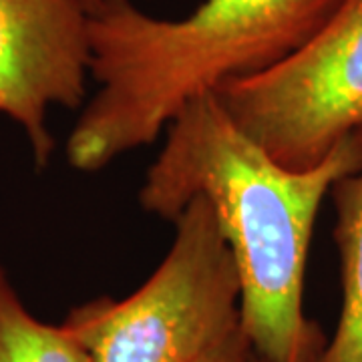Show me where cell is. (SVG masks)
Masks as SVG:
<instances>
[{"label":"cell","instance_id":"cell-3","mask_svg":"<svg viewBox=\"0 0 362 362\" xmlns=\"http://www.w3.org/2000/svg\"><path fill=\"white\" fill-rule=\"evenodd\" d=\"M173 223L165 258L139 290L66 314L89 362H195L242 328L240 274L211 207L192 197Z\"/></svg>","mask_w":362,"mask_h":362},{"label":"cell","instance_id":"cell-8","mask_svg":"<svg viewBox=\"0 0 362 362\" xmlns=\"http://www.w3.org/2000/svg\"><path fill=\"white\" fill-rule=\"evenodd\" d=\"M252 358H254V350L250 346L244 330L240 328L226 340H221L218 346L207 350L195 362H252Z\"/></svg>","mask_w":362,"mask_h":362},{"label":"cell","instance_id":"cell-4","mask_svg":"<svg viewBox=\"0 0 362 362\" xmlns=\"http://www.w3.org/2000/svg\"><path fill=\"white\" fill-rule=\"evenodd\" d=\"M216 95L278 163H322L362 129V0H342L300 51Z\"/></svg>","mask_w":362,"mask_h":362},{"label":"cell","instance_id":"cell-1","mask_svg":"<svg viewBox=\"0 0 362 362\" xmlns=\"http://www.w3.org/2000/svg\"><path fill=\"white\" fill-rule=\"evenodd\" d=\"M356 163L354 135L314 168H286L207 93L168 125L139 206L173 221L192 197H204L240 274V326L254 354L316 362L326 340L304 312L312 232L324 197Z\"/></svg>","mask_w":362,"mask_h":362},{"label":"cell","instance_id":"cell-9","mask_svg":"<svg viewBox=\"0 0 362 362\" xmlns=\"http://www.w3.org/2000/svg\"><path fill=\"white\" fill-rule=\"evenodd\" d=\"M78 2L87 8V13L93 14L97 8H99V6H101V4H103L105 0H78Z\"/></svg>","mask_w":362,"mask_h":362},{"label":"cell","instance_id":"cell-6","mask_svg":"<svg viewBox=\"0 0 362 362\" xmlns=\"http://www.w3.org/2000/svg\"><path fill=\"white\" fill-rule=\"evenodd\" d=\"M358 163L332 187L342 274V310L337 330L316 362H362V129L356 133Z\"/></svg>","mask_w":362,"mask_h":362},{"label":"cell","instance_id":"cell-2","mask_svg":"<svg viewBox=\"0 0 362 362\" xmlns=\"http://www.w3.org/2000/svg\"><path fill=\"white\" fill-rule=\"evenodd\" d=\"M342 0H202L183 18H157L135 0L90 14V77L99 89L66 141L78 171H99L151 145L187 105L280 65Z\"/></svg>","mask_w":362,"mask_h":362},{"label":"cell","instance_id":"cell-10","mask_svg":"<svg viewBox=\"0 0 362 362\" xmlns=\"http://www.w3.org/2000/svg\"><path fill=\"white\" fill-rule=\"evenodd\" d=\"M252 362H264V361H259L258 356H256V354H254V358H252Z\"/></svg>","mask_w":362,"mask_h":362},{"label":"cell","instance_id":"cell-7","mask_svg":"<svg viewBox=\"0 0 362 362\" xmlns=\"http://www.w3.org/2000/svg\"><path fill=\"white\" fill-rule=\"evenodd\" d=\"M0 362H89L65 324L39 320L0 264Z\"/></svg>","mask_w":362,"mask_h":362},{"label":"cell","instance_id":"cell-5","mask_svg":"<svg viewBox=\"0 0 362 362\" xmlns=\"http://www.w3.org/2000/svg\"><path fill=\"white\" fill-rule=\"evenodd\" d=\"M90 77V14L78 0H0V115L51 161L52 107L77 109Z\"/></svg>","mask_w":362,"mask_h":362}]
</instances>
